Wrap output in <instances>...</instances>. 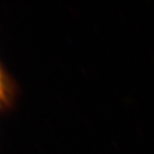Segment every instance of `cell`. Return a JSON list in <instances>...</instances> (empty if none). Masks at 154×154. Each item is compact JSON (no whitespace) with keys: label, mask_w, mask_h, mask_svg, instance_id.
<instances>
[{"label":"cell","mask_w":154,"mask_h":154,"mask_svg":"<svg viewBox=\"0 0 154 154\" xmlns=\"http://www.w3.org/2000/svg\"><path fill=\"white\" fill-rule=\"evenodd\" d=\"M3 94H5V85H3L2 76H1V73H0V100L2 99Z\"/></svg>","instance_id":"1"}]
</instances>
